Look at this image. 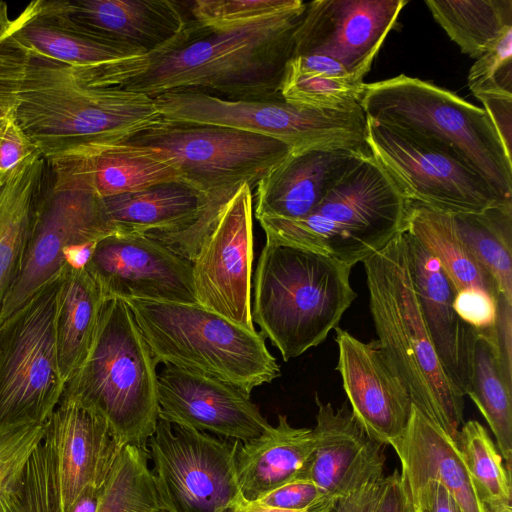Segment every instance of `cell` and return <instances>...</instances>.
<instances>
[{"label":"cell","instance_id":"obj_38","mask_svg":"<svg viewBox=\"0 0 512 512\" xmlns=\"http://www.w3.org/2000/svg\"><path fill=\"white\" fill-rule=\"evenodd\" d=\"M144 449L125 445L98 497L95 512H153L164 504Z\"/></svg>","mask_w":512,"mask_h":512},{"label":"cell","instance_id":"obj_43","mask_svg":"<svg viewBox=\"0 0 512 512\" xmlns=\"http://www.w3.org/2000/svg\"><path fill=\"white\" fill-rule=\"evenodd\" d=\"M336 501L311 480L300 479L267 493L255 502L295 512H331Z\"/></svg>","mask_w":512,"mask_h":512},{"label":"cell","instance_id":"obj_51","mask_svg":"<svg viewBox=\"0 0 512 512\" xmlns=\"http://www.w3.org/2000/svg\"><path fill=\"white\" fill-rule=\"evenodd\" d=\"M298 69L336 79L356 80L347 69L332 57L321 54L293 56L289 59ZM363 82V81H359Z\"/></svg>","mask_w":512,"mask_h":512},{"label":"cell","instance_id":"obj_23","mask_svg":"<svg viewBox=\"0 0 512 512\" xmlns=\"http://www.w3.org/2000/svg\"><path fill=\"white\" fill-rule=\"evenodd\" d=\"M67 17L85 33L139 56L169 43L190 19L171 0H60Z\"/></svg>","mask_w":512,"mask_h":512},{"label":"cell","instance_id":"obj_9","mask_svg":"<svg viewBox=\"0 0 512 512\" xmlns=\"http://www.w3.org/2000/svg\"><path fill=\"white\" fill-rule=\"evenodd\" d=\"M114 233L84 155L46 160L21 270L0 323L63 270L66 248L94 244Z\"/></svg>","mask_w":512,"mask_h":512},{"label":"cell","instance_id":"obj_24","mask_svg":"<svg viewBox=\"0 0 512 512\" xmlns=\"http://www.w3.org/2000/svg\"><path fill=\"white\" fill-rule=\"evenodd\" d=\"M349 150L291 153L256 185L255 216L298 220L309 215L326 193L363 156Z\"/></svg>","mask_w":512,"mask_h":512},{"label":"cell","instance_id":"obj_8","mask_svg":"<svg viewBox=\"0 0 512 512\" xmlns=\"http://www.w3.org/2000/svg\"><path fill=\"white\" fill-rule=\"evenodd\" d=\"M156 365L169 364L229 383L250 396L281 374L265 337L199 305L124 300Z\"/></svg>","mask_w":512,"mask_h":512},{"label":"cell","instance_id":"obj_32","mask_svg":"<svg viewBox=\"0 0 512 512\" xmlns=\"http://www.w3.org/2000/svg\"><path fill=\"white\" fill-rule=\"evenodd\" d=\"M103 302L97 283L85 268L64 267L55 335L59 371L65 385L88 354Z\"/></svg>","mask_w":512,"mask_h":512},{"label":"cell","instance_id":"obj_34","mask_svg":"<svg viewBox=\"0 0 512 512\" xmlns=\"http://www.w3.org/2000/svg\"><path fill=\"white\" fill-rule=\"evenodd\" d=\"M467 396L475 403L493 432L504 466L511 474L512 386L508 385L503 376L494 341L479 334Z\"/></svg>","mask_w":512,"mask_h":512},{"label":"cell","instance_id":"obj_13","mask_svg":"<svg viewBox=\"0 0 512 512\" xmlns=\"http://www.w3.org/2000/svg\"><path fill=\"white\" fill-rule=\"evenodd\" d=\"M239 443L159 418L147 452L164 504L172 512H229L245 502L236 474Z\"/></svg>","mask_w":512,"mask_h":512},{"label":"cell","instance_id":"obj_30","mask_svg":"<svg viewBox=\"0 0 512 512\" xmlns=\"http://www.w3.org/2000/svg\"><path fill=\"white\" fill-rule=\"evenodd\" d=\"M403 231L437 260L456 292L480 289L498 297L493 278L460 235L454 215L409 201Z\"/></svg>","mask_w":512,"mask_h":512},{"label":"cell","instance_id":"obj_20","mask_svg":"<svg viewBox=\"0 0 512 512\" xmlns=\"http://www.w3.org/2000/svg\"><path fill=\"white\" fill-rule=\"evenodd\" d=\"M336 370L365 433L383 446L399 437L407 426L412 400L405 383L392 366L378 340L363 342L340 327Z\"/></svg>","mask_w":512,"mask_h":512},{"label":"cell","instance_id":"obj_17","mask_svg":"<svg viewBox=\"0 0 512 512\" xmlns=\"http://www.w3.org/2000/svg\"><path fill=\"white\" fill-rule=\"evenodd\" d=\"M407 0H315L306 3L292 56L334 58L358 81L370 71Z\"/></svg>","mask_w":512,"mask_h":512},{"label":"cell","instance_id":"obj_1","mask_svg":"<svg viewBox=\"0 0 512 512\" xmlns=\"http://www.w3.org/2000/svg\"><path fill=\"white\" fill-rule=\"evenodd\" d=\"M306 3L228 29L191 18L162 48L103 64L78 66L92 85L145 94L200 92L226 99L281 97L294 35Z\"/></svg>","mask_w":512,"mask_h":512},{"label":"cell","instance_id":"obj_10","mask_svg":"<svg viewBox=\"0 0 512 512\" xmlns=\"http://www.w3.org/2000/svg\"><path fill=\"white\" fill-rule=\"evenodd\" d=\"M164 120L234 128L277 139L292 153L349 150L371 153L367 118L360 105L316 109L271 99H226L200 92L173 91L156 96Z\"/></svg>","mask_w":512,"mask_h":512},{"label":"cell","instance_id":"obj_7","mask_svg":"<svg viewBox=\"0 0 512 512\" xmlns=\"http://www.w3.org/2000/svg\"><path fill=\"white\" fill-rule=\"evenodd\" d=\"M65 389L100 413L123 445L147 451L160 412L156 363L124 300L104 299L88 354Z\"/></svg>","mask_w":512,"mask_h":512},{"label":"cell","instance_id":"obj_5","mask_svg":"<svg viewBox=\"0 0 512 512\" xmlns=\"http://www.w3.org/2000/svg\"><path fill=\"white\" fill-rule=\"evenodd\" d=\"M409 200L371 155L361 157L298 220L258 219L266 240L354 266L403 231Z\"/></svg>","mask_w":512,"mask_h":512},{"label":"cell","instance_id":"obj_41","mask_svg":"<svg viewBox=\"0 0 512 512\" xmlns=\"http://www.w3.org/2000/svg\"><path fill=\"white\" fill-rule=\"evenodd\" d=\"M468 86L474 95L512 94V27H508L470 68Z\"/></svg>","mask_w":512,"mask_h":512},{"label":"cell","instance_id":"obj_47","mask_svg":"<svg viewBox=\"0 0 512 512\" xmlns=\"http://www.w3.org/2000/svg\"><path fill=\"white\" fill-rule=\"evenodd\" d=\"M494 347L503 376L512 386V303L500 294L497 299Z\"/></svg>","mask_w":512,"mask_h":512},{"label":"cell","instance_id":"obj_44","mask_svg":"<svg viewBox=\"0 0 512 512\" xmlns=\"http://www.w3.org/2000/svg\"><path fill=\"white\" fill-rule=\"evenodd\" d=\"M497 299L480 289H464L455 293L453 306L465 323L477 333H485L495 327Z\"/></svg>","mask_w":512,"mask_h":512},{"label":"cell","instance_id":"obj_29","mask_svg":"<svg viewBox=\"0 0 512 512\" xmlns=\"http://www.w3.org/2000/svg\"><path fill=\"white\" fill-rule=\"evenodd\" d=\"M46 160L37 154L0 176V316L21 270Z\"/></svg>","mask_w":512,"mask_h":512},{"label":"cell","instance_id":"obj_11","mask_svg":"<svg viewBox=\"0 0 512 512\" xmlns=\"http://www.w3.org/2000/svg\"><path fill=\"white\" fill-rule=\"evenodd\" d=\"M62 277L0 323V425L45 423L64 392L55 335Z\"/></svg>","mask_w":512,"mask_h":512},{"label":"cell","instance_id":"obj_35","mask_svg":"<svg viewBox=\"0 0 512 512\" xmlns=\"http://www.w3.org/2000/svg\"><path fill=\"white\" fill-rule=\"evenodd\" d=\"M460 235L512 303V203L481 213L454 215Z\"/></svg>","mask_w":512,"mask_h":512},{"label":"cell","instance_id":"obj_12","mask_svg":"<svg viewBox=\"0 0 512 512\" xmlns=\"http://www.w3.org/2000/svg\"><path fill=\"white\" fill-rule=\"evenodd\" d=\"M127 141L163 151L178 169L180 181L206 198L232 193L242 184L256 187L292 153L285 143L264 135L162 118Z\"/></svg>","mask_w":512,"mask_h":512},{"label":"cell","instance_id":"obj_14","mask_svg":"<svg viewBox=\"0 0 512 512\" xmlns=\"http://www.w3.org/2000/svg\"><path fill=\"white\" fill-rule=\"evenodd\" d=\"M367 144L409 201L452 215L512 203L456 156L368 118Z\"/></svg>","mask_w":512,"mask_h":512},{"label":"cell","instance_id":"obj_48","mask_svg":"<svg viewBox=\"0 0 512 512\" xmlns=\"http://www.w3.org/2000/svg\"><path fill=\"white\" fill-rule=\"evenodd\" d=\"M406 485V484H405ZM414 510L421 512H462L451 494L438 482L406 485Z\"/></svg>","mask_w":512,"mask_h":512},{"label":"cell","instance_id":"obj_50","mask_svg":"<svg viewBox=\"0 0 512 512\" xmlns=\"http://www.w3.org/2000/svg\"><path fill=\"white\" fill-rule=\"evenodd\" d=\"M384 478L367 483L350 494L337 499L331 512H375Z\"/></svg>","mask_w":512,"mask_h":512},{"label":"cell","instance_id":"obj_54","mask_svg":"<svg viewBox=\"0 0 512 512\" xmlns=\"http://www.w3.org/2000/svg\"><path fill=\"white\" fill-rule=\"evenodd\" d=\"M10 21L11 19L8 14V6L5 2L0 1V38L6 31L8 25L10 24ZM8 115L9 114L0 107V117L5 118Z\"/></svg>","mask_w":512,"mask_h":512},{"label":"cell","instance_id":"obj_26","mask_svg":"<svg viewBox=\"0 0 512 512\" xmlns=\"http://www.w3.org/2000/svg\"><path fill=\"white\" fill-rule=\"evenodd\" d=\"M314 449L313 430L292 426L283 414L260 437L240 442L235 464L244 500L255 502L289 482L306 479Z\"/></svg>","mask_w":512,"mask_h":512},{"label":"cell","instance_id":"obj_46","mask_svg":"<svg viewBox=\"0 0 512 512\" xmlns=\"http://www.w3.org/2000/svg\"><path fill=\"white\" fill-rule=\"evenodd\" d=\"M486 111L500 141L509 157L511 156L512 133V94L505 92H485L474 95Z\"/></svg>","mask_w":512,"mask_h":512},{"label":"cell","instance_id":"obj_4","mask_svg":"<svg viewBox=\"0 0 512 512\" xmlns=\"http://www.w3.org/2000/svg\"><path fill=\"white\" fill-rule=\"evenodd\" d=\"M352 266L267 241L254 276L252 320L284 361L323 343L357 297Z\"/></svg>","mask_w":512,"mask_h":512},{"label":"cell","instance_id":"obj_39","mask_svg":"<svg viewBox=\"0 0 512 512\" xmlns=\"http://www.w3.org/2000/svg\"><path fill=\"white\" fill-rule=\"evenodd\" d=\"M365 83L302 71L287 62L280 94L289 103L316 109H349L360 105Z\"/></svg>","mask_w":512,"mask_h":512},{"label":"cell","instance_id":"obj_3","mask_svg":"<svg viewBox=\"0 0 512 512\" xmlns=\"http://www.w3.org/2000/svg\"><path fill=\"white\" fill-rule=\"evenodd\" d=\"M362 263L377 340L412 404L455 442L464 395L445 374L422 317L403 231Z\"/></svg>","mask_w":512,"mask_h":512},{"label":"cell","instance_id":"obj_55","mask_svg":"<svg viewBox=\"0 0 512 512\" xmlns=\"http://www.w3.org/2000/svg\"><path fill=\"white\" fill-rule=\"evenodd\" d=\"M8 116L5 118L0 117V139L3 136V133L5 131L6 125H7Z\"/></svg>","mask_w":512,"mask_h":512},{"label":"cell","instance_id":"obj_22","mask_svg":"<svg viewBox=\"0 0 512 512\" xmlns=\"http://www.w3.org/2000/svg\"><path fill=\"white\" fill-rule=\"evenodd\" d=\"M415 294L441 366L466 396L470 390L477 332L453 306L455 289L437 260L403 231Z\"/></svg>","mask_w":512,"mask_h":512},{"label":"cell","instance_id":"obj_18","mask_svg":"<svg viewBox=\"0 0 512 512\" xmlns=\"http://www.w3.org/2000/svg\"><path fill=\"white\" fill-rule=\"evenodd\" d=\"M51 431L62 512L98 495L123 445L107 420L68 390L47 420Z\"/></svg>","mask_w":512,"mask_h":512},{"label":"cell","instance_id":"obj_57","mask_svg":"<svg viewBox=\"0 0 512 512\" xmlns=\"http://www.w3.org/2000/svg\"><path fill=\"white\" fill-rule=\"evenodd\" d=\"M415 512H421V511H417V510H415Z\"/></svg>","mask_w":512,"mask_h":512},{"label":"cell","instance_id":"obj_56","mask_svg":"<svg viewBox=\"0 0 512 512\" xmlns=\"http://www.w3.org/2000/svg\"><path fill=\"white\" fill-rule=\"evenodd\" d=\"M153 512H172V510L167 505L163 504Z\"/></svg>","mask_w":512,"mask_h":512},{"label":"cell","instance_id":"obj_2","mask_svg":"<svg viewBox=\"0 0 512 512\" xmlns=\"http://www.w3.org/2000/svg\"><path fill=\"white\" fill-rule=\"evenodd\" d=\"M0 107L46 159L127 141L161 117L154 99L97 87L75 65L0 38Z\"/></svg>","mask_w":512,"mask_h":512},{"label":"cell","instance_id":"obj_45","mask_svg":"<svg viewBox=\"0 0 512 512\" xmlns=\"http://www.w3.org/2000/svg\"><path fill=\"white\" fill-rule=\"evenodd\" d=\"M37 154L40 153L9 114L0 139V176L8 177L21 164Z\"/></svg>","mask_w":512,"mask_h":512},{"label":"cell","instance_id":"obj_27","mask_svg":"<svg viewBox=\"0 0 512 512\" xmlns=\"http://www.w3.org/2000/svg\"><path fill=\"white\" fill-rule=\"evenodd\" d=\"M4 35L39 55L71 65L89 66L130 57L124 50L78 28L66 15L60 0L30 2Z\"/></svg>","mask_w":512,"mask_h":512},{"label":"cell","instance_id":"obj_6","mask_svg":"<svg viewBox=\"0 0 512 512\" xmlns=\"http://www.w3.org/2000/svg\"><path fill=\"white\" fill-rule=\"evenodd\" d=\"M360 106L366 118L456 156L512 201V158L483 108L404 74L365 83Z\"/></svg>","mask_w":512,"mask_h":512},{"label":"cell","instance_id":"obj_15","mask_svg":"<svg viewBox=\"0 0 512 512\" xmlns=\"http://www.w3.org/2000/svg\"><path fill=\"white\" fill-rule=\"evenodd\" d=\"M252 198V188L242 184L225 201L192 262V279L199 305L254 332Z\"/></svg>","mask_w":512,"mask_h":512},{"label":"cell","instance_id":"obj_53","mask_svg":"<svg viewBox=\"0 0 512 512\" xmlns=\"http://www.w3.org/2000/svg\"><path fill=\"white\" fill-rule=\"evenodd\" d=\"M229 512H295L263 506L257 502H243Z\"/></svg>","mask_w":512,"mask_h":512},{"label":"cell","instance_id":"obj_25","mask_svg":"<svg viewBox=\"0 0 512 512\" xmlns=\"http://www.w3.org/2000/svg\"><path fill=\"white\" fill-rule=\"evenodd\" d=\"M389 445L398 456L406 485L435 481L462 512H487L456 443L414 405L406 428Z\"/></svg>","mask_w":512,"mask_h":512},{"label":"cell","instance_id":"obj_31","mask_svg":"<svg viewBox=\"0 0 512 512\" xmlns=\"http://www.w3.org/2000/svg\"><path fill=\"white\" fill-rule=\"evenodd\" d=\"M77 153L84 155L94 187L103 199L180 181L172 160L155 147L123 141Z\"/></svg>","mask_w":512,"mask_h":512},{"label":"cell","instance_id":"obj_40","mask_svg":"<svg viewBox=\"0 0 512 512\" xmlns=\"http://www.w3.org/2000/svg\"><path fill=\"white\" fill-rule=\"evenodd\" d=\"M301 0H195L189 14L199 24L217 30L241 26L296 7Z\"/></svg>","mask_w":512,"mask_h":512},{"label":"cell","instance_id":"obj_37","mask_svg":"<svg viewBox=\"0 0 512 512\" xmlns=\"http://www.w3.org/2000/svg\"><path fill=\"white\" fill-rule=\"evenodd\" d=\"M455 443L486 511L512 512L511 474L485 427L464 422Z\"/></svg>","mask_w":512,"mask_h":512},{"label":"cell","instance_id":"obj_33","mask_svg":"<svg viewBox=\"0 0 512 512\" xmlns=\"http://www.w3.org/2000/svg\"><path fill=\"white\" fill-rule=\"evenodd\" d=\"M426 6L461 52L478 59L508 27L512 0H427Z\"/></svg>","mask_w":512,"mask_h":512},{"label":"cell","instance_id":"obj_42","mask_svg":"<svg viewBox=\"0 0 512 512\" xmlns=\"http://www.w3.org/2000/svg\"><path fill=\"white\" fill-rule=\"evenodd\" d=\"M45 425H0V490L23 466L43 436Z\"/></svg>","mask_w":512,"mask_h":512},{"label":"cell","instance_id":"obj_21","mask_svg":"<svg viewBox=\"0 0 512 512\" xmlns=\"http://www.w3.org/2000/svg\"><path fill=\"white\" fill-rule=\"evenodd\" d=\"M315 403V449L306 479L337 500L384 478V446L365 433L347 403L335 409L317 394Z\"/></svg>","mask_w":512,"mask_h":512},{"label":"cell","instance_id":"obj_16","mask_svg":"<svg viewBox=\"0 0 512 512\" xmlns=\"http://www.w3.org/2000/svg\"><path fill=\"white\" fill-rule=\"evenodd\" d=\"M85 269L104 299L197 303L192 262L146 234L100 239Z\"/></svg>","mask_w":512,"mask_h":512},{"label":"cell","instance_id":"obj_49","mask_svg":"<svg viewBox=\"0 0 512 512\" xmlns=\"http://www.w3.org/2000/svg\"><path fill=\"white\" fill-rule=\"evenodd\" d=\"M375 512H415L410 494L397 469L384 477Z\"/></svg>","mask_w":512,"mask_h":512},{"label":"cell","instance_id":"obj_52","mask_svg":"<svg viewBox=\"0 0 512 512\" xmlns=\"http://www.w3.org/2000/svg\"><path fill=\"white\" fill-rule=\"evenodd\" d=\"M94 244L74 245L66 248L63 254L65 266L76 270L85 268L90 260Z\"/></svg>","mask_w":512,"mask_h":512},{"label":"cell","instance_id":"obj_28","mask_svg":"<svg viewBox=\"0 0 512 512\" xmlns=\"http://www.w3.org/2000/svg\"><path fill=\"white\" fill-rule=\"evenodd\" d=\"M208 198L181 181L160 183L103 199L119 234L174 231L192 223Z\"/></svg>","mask_w":512,"mask_h":512},{"label":"cell","instance_id":"obj_19","mask_svg":"<svg viewBox=\"0 0 512 512\" xmlns=\"http://www.w3.org/2000/svg\"><path fill=\"white\" fill-rule=\"evenodd\" d=\"M159 418L247 442L271 428L250 396L224 381L165 364L157 374Z\"/></svg>","mask_w":512,"mask_h":512},{"label":"cell","instance_id":"obj_36","mask_svg":"<svg viewBox=\"0 0 512 512\" xmlns=\"http://www.w3.org/2000/svg\"><path fill=\"white\" fill-rule=\"evenodd\" d=\"M0 512H62L54 443L47 423L26 462L0 490Z\"/></svg>","mask_w":512,"mask_h":512}]
</instances>
